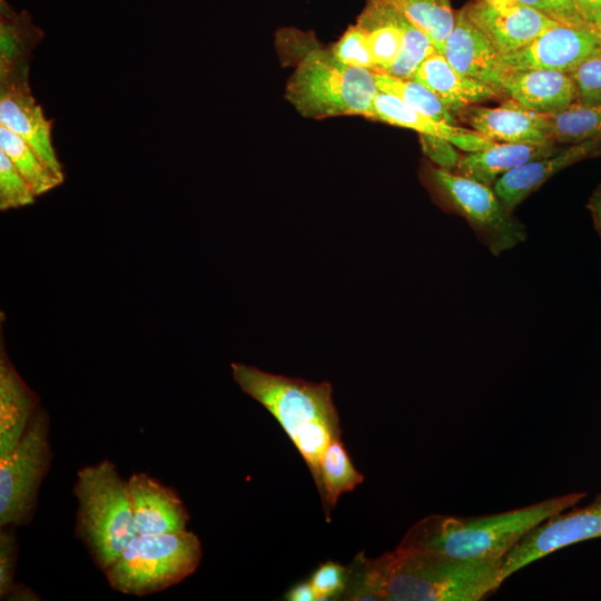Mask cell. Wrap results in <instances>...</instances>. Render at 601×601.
<instances>
[{
  "instance_id": "cell-9",
  "label": "cell",
  "mask_w": 601,
  "mask_h": 601,
  "mask_svg": "<svg viewBox=\"0 0 601 601\" xmlns=\"http://www.w3.org/2000/svg\"><path fill=\"white\" fill-rule=\"evenodd\" d=\"M556 513L531 529L504 556L503 581L562 548L601 538V494L587 506Z\"/></svg>"
},
{
  "instance_id": "cell-24",
  "label": "cell",
  "mask_w": 601,
  "mask_h": 601,
  "mask_svg": "<svg viewBox=\"0 0 601 601\" xmlns=\"http://www.w3.org/2000/svg\"><path fill=\"white\" fill-rule=\"evenodd\" d=\"M388 6L424 30L441 52L447 35L455 23L450 0H375Z\"/></svg>"
},
{
  "instance_id": "cell-18",
  "label": "cell",
  "mask_w": 601,
  "mask_h": 601,
  "mask_svg": "<svg viewBox=\"0 0 601 601\" xmlns=\"http://www.w3.org/2000/svg\"><path fill=\"white\" fill-rule=\"evenodd\" d=\"M0 125L27 141L58 177L65 178L52 145V121L46 118L30 87L0 90Z\"/></svg>"
},
{
  "instance_id": "cell-25",
  "label": "cell",
  "mask_w": 601,
  "mask_h": 601,
  "mask_svg": "<svg viewBox=\"0 0 601 601\" xmlns=\"http://www.w3.org/2000/svg\"><path fill=\"white\" fill-rule=\"evenodd\" d=\"M0 150L26 178L36 196L46 194L63 181L27 141L2 125H0Z\"/></svg>"
},
{
  "instance_id": "cell-14",
  "label": "cell",
  "mask_w": 601,
  "mask_h": 601,
  "mask_svg": "<svg viewBox=\"0 0 601 601\" xmlns=\"http://www.w3.org/2000/svg\"><path fill=\"white\" fill-rule=\"evenodd\" d=\"M601 155V138L572 144L553 155L523 164L493 185V190L508 210H513L552 176L581 160Z\"/></svg>"
},
{
  "instance_id": "cell-44",
  "label": "cell",
  "mask_w": 601,
  "mask_h": 601,
  "mask_svg": "<svg viewBox=\"0 0 601 601\" xmlns=\"http://www.w3.org/2000/svg\"><path fill=\"white\" fill-rule=\"evenodd\" d=\"M594 191L598 193V194H601V184L599 185V187Z\"/></svg>"
},
{
  "instance_id": "cell-27",
  "label": "cell",
  "mask_w": 601,
  "mask_h": 601,
  "mask_svg": "<svg viewBox=\"0 0 601 601\" xmlns=\"http://www.w3.org/2000/svg\"><path fill=\"white\" fill-rule=\"evenodd\" d=\"M380 91L390 93L413 109L453 126H460L459 119L423 83L415 79H402L384 72L374 71Z\"/></svg>"
},
{
  "instance_id": "cell-7",
  "label": "cell",
  "mask_w": 601,
  "mask_h": 601,
  "mask_svg": "<svg viewBox=\"0 0 601 601\" xmlns=\"http://www.w3.org/2000/svg\"><path fill=\"white\" fill-rule=\"evenodd\" d=\"M49 432V415L39 406L18 444L0 457V526L31 523L52 459Z\"/></svg>"
},
{
  "instance_id": "cell-12",
  "label": "cell",
  "mask_w": 601,
  "mask_h": 601,
  "mask_svg": "<svg viewBox=\"0 0 601 601\" xmlns=\"http://www.w3.org/2000/svg\"><path fill=\"white\" fill-rule=\"evenodd\" d=\"M456 117L497 142L556 144L550 132V115L530 111L509 98L499 107L470 106Z\"/></svg>"
},
{
  "instance_id": "cell-10",
  "label": "cell",
  "mask_w": 601,
  "mask_h": 601,
  "mask_svg": "<svg viewBox=\"0 0 601 601\" xmlns=\"http://www.w3.org/2000/svg\"><path fill=\"white\" fill-rule=\"evenodd\" d=\"M600 49L595 28L556 23L523 48L501 56V61L506 71L546 69L570 73Z\"/></svg>"
},
{
  "instance_id": "cell-2",
  "label": "cell",
  "mask_w": 601,
  "mask_h": 601,
  "mask_svg": "<svg viewBox=\"0 0 601 601\" xmlns=\"http://www.w3.org/2000/svg\"><path fill=\"white\" fill-rule=\"evenodd\" d=\"M276 42L292 48L294 71L285 99L305 118L371 117L378 92L373 70L341 62L312 32L294 28L277 32Z\"/></svg>"
},
{
  "instance_id": "cell-5",
  "label": "cell",
  "mask_w": 601,
  "mask_h": 601,
  "mask_svg": "<svg viewBox=\"0 0 601 601\" xmlns=\"http://www.w3.org/2000/svg\"><path fill=\"white\" fill-rule=\"evenodd\" d=\"M201 556L200 540L187 529L137 534L104 574L112 590L144 597L184 581L196 571Z\"/></svg>"
},
{
  "instance_id": "cell-38",
  "label": "cell",
  "mask_w": 601,
  "mask_h": 601,
  "mask_svg": "<svg viewBox=\"0 0 601 601\" xmlns=\"http://www.w3.org/2000/svg\"><path fill=\"white\" fill-rule=\"evenodd\" d=\"M575 10L588 26H601V0H573Z\"/></svg>"
},
{
  "instance_id": "cell-35",
  "label": "cell",
  "mask_w": 601,
  "mask_h": 601,
  "mask_svg": "<svg viewBox=\"0 0 601 601\" xmlns=\"http://www.w3.org/2000/svg\"><path fill=\"white\" fill-rule=\"evenodd\" d=\"M420 142L423 152L433 165L451 171L455 170L462 155L451 141L441 137L420 135Z\"/></svg>"
},
{
  "instance_id": "cell-13",
  "label": "cell",
  "mask_w": 601,
  "mask_h": 601,
  "mask_svg": "<svg viewBox=\"0 0 601 601\" xmlns=\"http://www.w3.org/2000/svg\"><path fill=\"white\" fill-rule=\"evenodd\" d=\"M127 483L138 534L187 529L189 513L174 489L145 472L132 473Z\"/></svg>"
},
{
  "instance_id": "cell-11",
  "label": "cell",
  "mask_w": 601,
  "mask_h": 601,
  "mask_svg": "<svg viewBox=\"0 0 601 601\" xmlns=\"http://www.w3.org/2000/svg\"><path fill=\"white\" fill-rule=\"evenodd\" d=\"M461 10L501 56L523 48L559 23L518 0H472Z\"/></svg>"
},
{
  "instance_id": "cell-8",
  "label": "cell",
  "mask_w": 601,
  "mask_h": 601,
  "mask_svg": "<svg viewBox=\"0 0 601 601\" xmlns=\"http://www.w3.org/2000/svg\"><path fill=\"white\" fill-rule=\"evenodd\" d=\"M231 374L244 393L273 414L290 440L313 422L339 421L328 382L270 374L242 363H231Z\"/></svg>"
},
{
  "instance_id": "cell-39",
  "label": "cell",
  "mask_w": 601,
  "mask_h": 601,
  "mask_svg": "<svg viewBox=\"0 0 601 601\" xmlns=\"http://www.w3.org/2000/svg\"><path fill=\"white\" fill-rule=\"evenodd\" d=\"M285 600L289 601H316L317 595L311 582H300L288 590Z\"/></svg>"
},
{
  "instance_id": "cell-16",
  "label": "cell",
  "mask_w": 601,
  "mask_h": 601,
  "mask_svg": "<svg viewBox=\"0 0 601 601\" xmlns=\"http://www.w3.org/2000/svg\"><path fill=\"white\" fill-rule=\"evenodd\" d=\"M441 52L456 71L493 87L502 95L501 85L506 70L501 55L462 10L456 12L454 27L445 38Z\"/></svg>"
},
{
  "instance_id": "cell-36",
  "label": "cell",
  "mask_w": 601,
  "mask_h": 601,
  "mask_svg": "<svg viewBox=\"0 0 601 601\" xmlns=\"http://www.w3.org/2000/svg\"><path fill=\"white\" fill-rule=\"evenodd\" d=\"M519 2L531 7L550 19L570 26L587 24L578 14L574 7L564 3L561 0H518Z\"/></svg>"
},
{
  "instance_id": "cell-42",
  "label": "cell",
  "mask_w": 601,
  "mask_h": 601,
  "mask_svg": "<svg viewBox=\"0 0 601 601\" xmlns=\"http://www.w3.org/2000/svg\"><path fill=\"white\" fill-rule=\"evenodd\" d=\"M597 33H598L599 46L601 48V26L597 28Z\"/></svg>"
},
{
  "instance_id": "cell-17",
  "label": "cell",
  "mask_w": 601,
  "mask_h": 601,
  "mask_svg": "<svg viewBox=\"0 0 601 601\" xmlns=\"http://www.w3.org/2000/svg\"><path fill=\"white\" fill-rule=\"evenodd\" d=\"M501 92L523 108L553 115L577 102V88L566 72L546 69L506 71Z\"/></svg>"
},
{
  "instance_id": "cell-33",
  "label": "cell",
  "mask_w": 601,
  "mask_h": 601,
  "mask_svg": "<svg viewBox=\"0 0 601 601\" xmlns=\"http://www.w3.org/2000/svg\"><path fill=\"white\" fill-rule=\"evenodd\" d=\"M309 582L318 600L342 597L348 582V568L327 561L315 570Z\"/></svg>"
},
{
  "instance_id": "cell-40",
  "label": "cell",
  "mask_w": 601,
  "mask_h": 601,
  "mask_svg": "<svg viewBox=\"0 0 601 601\" xmlns=\"http://www.w3.org/2000/svg\"><path fill=\"white\" fill-rule=\"evenodd\" d=\"M6 600L13 601H38L40 597L23 583L16 582Z\"/></svg>"
},
{
  "instance_id": "cell-41",
  "label": "cell",
  "mask_w": 601,
  "mask_h": 601,
  "mask_svg": "<svg viewBox=\"0 0 601 601\" xmlns=\"http://www.w3.org/2000/svg\"><path fill=\"white\" fill-rule=\"evenodd\" d=\"M587 207L591 211L594 228L601 239V194L593 191Z\"/></svg>"
},
{
  "instance_id": "cell-3",
  "label": "cell",
  "mask_w": 601,
  "mask_h": 601,
  "mask_svg": "<svg viewBox=\"0 0 601 601\" xmlns=\"http://www.w3.org/2000/svg\"><path fill=\"white\" fill-rule=\"evenodd\" d=\"M585 495L572 492L482 516L427 515L406 531L398 545L464 560L504 559L531 529Z\"/></svg>"
},
{
  "instance_id": "cell-1",
  "label": "cell",
  "mask_w": 601,
  "mask_h": 601,
  "mask_svg": "<svg viewBox=\"0 0 601 601\" xmlns=\"http://www.w3.org/2000/svg\"><path fill=\"white\" fill-rule=\"evenodd\" d=\"M503 559L464 560L397 545L378 558L359 553L344 600L479 601L503 582Z\"/></svg>"
},
{
  "instance_id": "cell-26",
  "label": "cell",
  "mask_w": 601,
  "mask_h": 601,
  "mask_svg": "<svg viewBox=\"0 0 601 601\" xmlns=\"http://www.w3.org/2000/svg\"><path fill=\"white\" fill-rule=\"evenodd\" d=\"M363 480L364 476L354 467L341 439L334 440L321 463L318 492L327 509L335 506L343 493L353 491Z\"/></svg>"
},
{
  "instance_id": "cell-37",
  "label": "cell",
  "mask_w": 601,
  "mask_h": 601,
  "mask_svg": "<svg viewBox=\"0 0 601 601\" xmlns=\"http://www.w3.org/2000/svg\"><path fill=\"white\" fill-rule=\"evenodd\" d=\"M451 142L459 149L471 154L493 147L497 141L492 140L473 129H464L455 135Z\"/></svg>"
},
{
  "instance_id": "cell-19",
  "label": "cell",
  "mask_w": 601,
  "mask_h": 601,
  "mask_svg": "<svg viewBox=\"0 0 601 601\" xmlns=\"http://www.w3.org/2000/svg\"><path fill=\"white\" fill-rule=\"evenodd\" d=\"M412 79L427 87L455 117L470 106L501 96L493 87L456 71L440 51L424 59Z\"/></svg>"
},
{
  "instance_id": "cell-22",
  "label": "cell",
  "mask_w": 601,
  "mask_h": 601,
  "mask_svg": "<svg viewBox=\"0 0 601 601\" xmlns=\"http://www.w3.org/2000/svg\"><path fill=\"white\" fill-rule=\"evenodd\" d=\"M406 18L386 4L366 0L356 24L364 32L375 63L374 71H385L396 58L404 37Z\"/></svg>"
},
{
  "instance_id": "cell-34",
  "label": "cell",
  "mask_w": 601,
  "mask_h": 601,
  "mask_svg": "<svg viewBox=\"0 0 601 601\" xmlns=\"http://www.w3.org/2000/svg\"><path fill=\"white\" fill-rule=\"evenodd\" d=\"M16 528L0 526V599L6 600L16 584L18 560Z\"/></svg>"
},
{
  "instance_id": "cell-6",
  "label": "cell",
  "mask_w": 601,
  "mask_h": 601,
  "mask_svg": "<svg viewBox=\"0 0 601 601\" xmlns=\"http://www.w3.org/2000/svg\"><path fill=\"white\" fill-rule=\"evenodd\" d=\"M421 178L433 200L463 217L492 255L500 256L526 240L524 225L492 187L428 162L422 166Z\"/></svg>"
},
{
  "instance_id": "cell-20",
  "label": "cell",
  "mask_w": 601,
  "mask_h": 601,
  "mask_svg": "<svg viewBox=\"0 0 601 601\" xmlns=\"http://www.w3.org/2000/svg\"><path fill=\"white\" fill-rule=\"evenodd\" d=\"M38 395L27 385L11 363L3 336L0 345V457L22 437L39 405Z\"/></svg>"
},
{
  "instance_id": "cell-15",
  "label": "cell",
  "mask_w": 601,
  "mask_h": 601,
  "mask_svg": "<svg viewBox=\"0 0 601 601\" xmlns=\"http://www.w3.org/2000/svg\"><path fill=\"white\" fill-rule=\"evenodd\" d=\"M45 33L27 10L0 0V90L29 88L32 52Z\"/></svg>"
},
{
  "instance_id": "cell-29",
  "label": "cell",
  "mask_w": 601,
  "mask_h": 601,
  "mask_svg": "<svg viewBox=\"0 0 601 601\" xmlns=\"http://www.w3.org/2000/svg\"><path fill=\"white\" fill-rule=\"evenodd\" d=\"M435 51L437 48L431 37L406 19L401 49L383 72L396 78L412 79L424 59Z\"/></svg>"
},
{
  "instance_id": "cell-21",
  "label": "cell",
  "mask_w": 601,
  "mask_h": 601,
  "mask_svg": "<svg viewBox=\"0 0 601 601\" xmlns=\"http://www.w3.org/2000/svg\"><path fill=\"white\" fill-rule=\"evenodd\" d=\"M560 149L555 144L497 142L485 150L462 155L454 173L493 187L508 171L531 160L553 155Z\"/></svg>"
},
{
  "instance_id": "cell-31",
  "label": "cell",
  "mask_w": 601,
  "mask_h": 601,
  "mask_svg": "<svg viewBox=\"0 0 601 601\" xmlns=\"http://www.w3.org/2000/svg\"><path fill=\"white\" fill-rule=\"evenodd\" d=\"M331 50L341 62L347 66L375 70L366 37L356 23L344 31Z\"/></svg>"
},
{
  "instance_id": "cell-30",
  "label": "cell",
  "mask_w": 601,
  "mask_h": 601,
  "mask_svg": "<svg viewBox=\"0 0 601 601\" xmlns=\"http://www.w3.org/2000/svg\"><path fill=\"white\" fill-rule=\"evenodd\" d=\"M36 197L26 178L0 150V209L4 211L30 205Z\"/></svg>"
},
{
  "instance_id": "cell-4",
  "label": "cell",
  "mask_w": 601,
  "mask_h": 601,
  "mask_svg": "<svg viewBox=\"0 0 601 601\" xmlns=\"http://www.w3.org/2000/svg\"><path fill=\"white\" fill-rule=\"evenodd\" d=\"M72 490L77 500L75 536L105 572L138 534L127 480L114 462L102 460L81 467Z\"/></svg>"
},
{
  "instance_id": "cell-43",
  "label": "cell",
  "mask_w": 601,
  "mask_h": 601,
  "mask_svg": "<svg viewBox=\"0 0 601 601\" xmlns=\"http://www.w3.org/2000/svg\"><path fill=\"white\" fill-rule=\"evenodd\" d=\"M561 1H563L564 3H566V4H569V6L574 7L573 0H561ZM574 8H575V7H574Z\"/></svg>"
},
{
  "instance_id": "cell-23",
  "label": "cell",
  "mask_w": 601,
  "mask_h": 601,
  "mask_svg": "<svg viewBox=\"0 0 601 601\" xmlns=\"http://www.w3.org/2000/svg\"><path fill=\"white\" fill-rule=\"evenodd\" d=\"M370 119L412 129L418 135L441 137L449 141L465 129L461 126L437 121L413 109L396 97L380 90L374 98Z\"/></svg>"
},
{
  "instance_id": "cell-28",
  "label": "cell",
  "mask_w": 601,
  "mask_h": 601,
  "mask_svg": "<svg viewBox=\"0 0 601 601\" xmlns=\"http://www.w3.org/2000/svg\"><path fill=\"white\" fill-rule=\"evenodd\" d=\"M550 132L559 144H578L601 138V104L573 102L550 115Z\"/></svg>"
},
{
  "instance_id": "cell-32",
  "label": "cell",
  "mask_w": 601,
  "mask_h": 601,
  "mask_svg": "<svg viewBox=\"0 0 601 601\" xmlns=\"http://www.w3.org/2000/svg\"><path fill=\"white\" fill-rule=\"evenodd\" d=\"M577 88V102L601 104V49L584 59L570 73Z\"/></svg>"
}]
</instances>
